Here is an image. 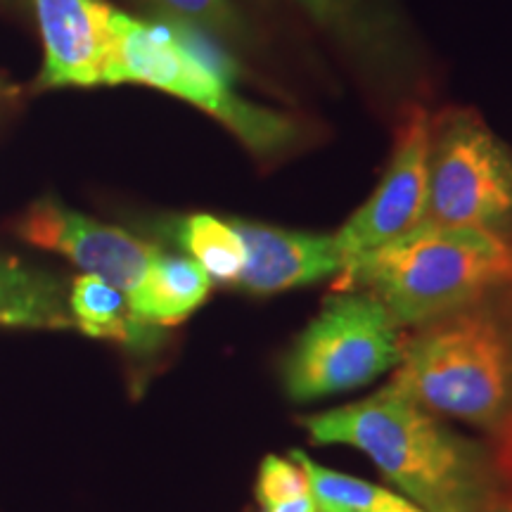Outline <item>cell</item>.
Segmentation results:
<instances>
[{"label": "cell", "mask_w": 512, "mask_h": 512, "mask_svg": "<svg viewBox=\"0 0 512 512\" xmlns=\"http://www.w3.org/2000/svg\"><path fill=\"white\" fill-rule=\"evenodd\" d=\"M491 451H494L498 470H501L505 494H508V503L512 505V427L505 430L496 441H491Z\"/></svg>", "instance_id": "cell-19"}, {"label": "cell", "mask_w": 512, "mask_h": 512, "mask_svg": "<svg viewBox=\"0 0 512 512\" xmlns=\"http://www.w3.org/2000/svg\"><path fill=\"white\" fill-rule=\"evenodd\" d=\"M211 278L188 254H169L155 249L143 283L128 297L133 313L157 328H169L188 320L207 302Z\"/></svg>", "instance_id": "cell-11"}, {"label": "cell", "mask_w": 512, "mask_h": 512, "mask_svg": "<svg viewBox=\"0 0 512 512\" xmlns=\"http://www.w3.org/2000/svg\"><path fill=\"white\" fill-rule=\"evenodd\" d=\"M302 425L313 444L366 453L425 512H477L508 503L491 446L453 430L392 382L356 403L309 415Z\"/></svg>", "instance_id": "cell-1"}, {"label": "cell", "mask_w": 512, "mask_h": 512, "mask_svg": "<svg viewBox=\"0 0 512 512\" xmlns=\"http://www.w3.org/2000/svg\"><path fill=\"white\" fill-rule=\"evenodd\" d=\"M403 328L375 297L342 290L294 339L283 361L287 399L309 403L354 392L396 370Z\"/></svg>", "instance_id": "cell-5"}, {"label": "cell", "mask_w": 512, "mask_h": 512, "mask_svg": "<svg viewBox=\"0 0 512 512\" xmlns=\"http://www.w3.org/2000/svg\"><path fill=\"white\" fill-rule=\"evenodd\" d=\"M254 496L259 508H266V505H278L294 501V498L311 496V484L302 465L292 456H266L259 467V475H256Z\"/></svg>", "instance_id": "cell-18"}, {"label": "cell", "mask_w": 512, "mask_h": 512, "mask_svg": "<svg viewBox=\"0 0 512 512\" xmlns=\"http://www.w3.org/2000/svg\"><path fill=\"white\" fill-rule=\"evenodd\" d=\"M510 278V238L420 223L389 245L351 259L335 278V292L370 294L406 330L458 309Z\"/></svg>", "instance_id": "cell-4"}, {"label": "cell", "mask_w": 512, "mask_h": 512, "mask_svg": "<svg viewBox=\"0 0 512 512\" xmlns=\"http://www.w3.org/2000/svg\"><path fill=\"white\" fill-rule=\"evenodd\" d=\"M102 83H145L176 95L219 119L256 157L280 155L299 136L290 117L242 98L226 57L181 19L145 22L112 8Z\"/></svg>", "instance_id": "cell-3"}, {"label": "cell", "mask_w": 512, "mask_h": 512, "mask_svg": "<svg viewBox=\"0 0 512 512\" xmlns=\"http://www.w3.org/2000/svg\"><path fill=\"white\" fill-rule=\"evenodd\" d=\"M290 456L302 465L311 484V496L316 508L323 512H425L411 498L394 494L384 486L363 482L344 472L318 465L304 451H292Z\"/></svg>", "instance_id": "cell-14"}, {"label": "cell", "mask_w": 512, "mask_h": 512, "mask_svg": "<svg viewBox=\"0 0 512 512\" xmlns=\"http://www.w3.org/2000/svg\"><path fill=\"white\" fill-rule=\"evenodd\" d=\"M176 240L190 259L204 268L211 283H238L247 252L233 221H223L211 214H190L178 221Z\"/></svg>", "instance_id": "cell-15"}, {"label": "cell", "mask_w": 512, "mask_h": 512, "mask_svg": "<svg viewBox=\"0 0 512 512\" xmlns=\"http://www.w3.org/2000/svg\"><path fill=\"white\" fill-rule=\"evenodd\" d=\"M46 60L38 88L100 86L110 50L112 5L102 0H34Z\"/></svg>", "instance_id": "cell-9"}, {"label": "cell", "mask_w": 512, "mask_h": 512, "mask_svg": "<svg viewBox=\"0 0 512 512\" xmlns=\"http://www.w3.org/2000/svg\"><path fill=\"white\" fill-rule=\"evenodd\" d=\"M15 233L29 245L67 256L83 273L100 275L119 287L126 299L143 283L157 249L124 228L107 226L64 207L55 197H43L31 204L19 216Z\"/></svg>", "instance_id": "cell-8"}, {"label": "cell", "mask_w": 512, "mask_h": 512, "mask_svg": "<svg viewBox=\"0 0 512 512\" xmlns=\"http://www.w3.org/2000/svg\"><path fill=\"white\" fill-rule=\"evenodd\" d=\"M0 91H3V81H0Z\"/></svg>", "instance_id": "cell-22"}, {"label": "cell", "mask_w": 512, "mask_h": 512, "mask_svg": "<svg viewBox=\"0 0 512 512\" xmlns=\"http://www.w3.org/2000/svg\"><path fill=\"white\" fill-rule=\"evenodd\" d=\"M422 223L512 240V152L470 110L430 121V174Z\"/></svg>", "instance_id": "cell-6"}, {"label": "cell", "mask_w": 512, "mask_h": 512, "mask_svg": "<svg viewBox=\"0 0 512 512\" xmlns=\"http://www.w3.org/2000/svg\"><path fill=\"white\" fill-rule=\"evenodd\" d=\"M304 10L344 46L361 53V57H377L387 53V34L377 29L375 15L368 0H299Z\"/></svg>", "instance_id": "cell-16"}, {"label": "cell", "mask_w": 512, "mask_h": 512, "mask_svg": "<svg viewBox=\"0 0 512 512\" xmlns=\"http://www.w3.org/2000/svg\"><path fill=\"white\" fill-rule=\"evenodd\" d=\"M316 501L313 496H302V498H294V501L287 503H278V505H266L261 508V512H316Z\"/></svg>", "instance_id": "cell-20"}, {"label": "cell", "mask_w": 512, "mask_h": 512, "mask_svg": "<svg viewBox=\"0 0 512 512\" xmlns=\"http://www.w3.org/2000/svg\"><path fill=\"white\" fill-rule=\"evenodd\" d=\"M392 384L439 418L486 434L512 427V278L403 330Z\"/></svg>", "instance_id": "cell-2"}, {"label": "cell", "mask_w": 512, "mask_h": 512, "mask_svg": "<svg viewBox=\"0 0 512 512\" xmlns=\"http://www.w3.org/2000/svg\"><path fill=\"white\" fill-rule=\"evenodd\" d=\"M477 512H512V505L501 503V505H491V508H484V510H477Z\"/></svg>", "instance_id": "cell-21"}, {"label": "cell", "mask_w": 512, "mask_h": 512, "mask_svg": "<svg viewBox=\"0 0 512 512\" xmlns=\"http://www.w3.org/2000/svg\"><path fill=\"white\" fill-rule=\"evenodd\" d=\"M69 287L41 268L0 254V328L69 330Z\"/></svg>", "instance_id": "cell-12"}, {"label": "cell", "mask_w": 512, "mask_h": 512, "mask_svg": "<svg viewBox=\"0 0 512 512\" xmlns=\"http://www.w3.org/2000/svg\"><path fill=\"white\" fill-rule=\"evenodd\" d=\"M174 19L188 22L207 34H216L228 41H247L249 31L240 12L230 0H155Z\"/></svg>", "instance_id": "cell-17"}, {"label": "cell", "mask_w": 512, "mask_h": 512, "mask_svg": "<svg viewBox=\"0 0 512 512\" xmlns=\"http://www.w3.org/2000/svg\"><path fill=\"white\" fill-rule=\"evenodd\" d=\"M316 512H323V510H316Z\"/></svg>", "instance_id": "cell-23"}, {"label": "cell", "mask_w": 512, "mask_h": 512, "mask_svg": "<svg viewBox=\"0 0 512 512\" xmlns=\"http://www.w3.org/2000/svg\"><path fill=\"white\" fill-rule=\"evenodd\" d=\"M247 261L235 287L249 294H278L297 287L316 285L320 280L337 278L344 259L335 235L306 233L266 226L256 221H233Z\"/></svg>", "instance_id": "cell-10"}, {"label": "cell", "mask_w": 512, "mask_h": 512, "mask_svg": "<svg viewBox=\"0 0 512 512\" xmlns=\"http://www.w3.org/2000/svg\"><path fill=\"white\" fill-rule=\"evenodd\" d=\"M69 313L74 328L86 337L107 339V342L124 344L128 349L147 351L157 347L162 328L145 323L133 313L126 294L102 280L100 275L81 273L69 285Z\"/></svg>", "instance_id": "cell-13"}, {"label": "cell", "mask_w": 512, "mask_h": 512, "mask_svg": "<svg viewBox=\"0 0 512 512\" xmlns=\"http://www.w3.org/2000/svg\"><path fill=\"white\" fill-rule=\"evenodd\" d=\"M430 121L425 107H411L406 112L380 185L335 233L344 266L356 256L411 233L422 223L430 174Z\"/></svg>", "instance_id": "cell-7"}]
</instances>
